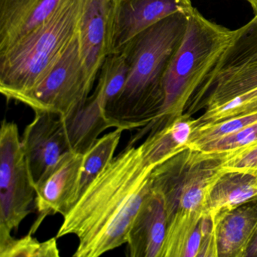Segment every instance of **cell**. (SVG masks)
Returning <instances> with one entry per match:
<instances>
[{"label": "cell", "instance_id": "cell-1", "mask_svg": "<svg viewBox=\"0 0 257 257\" xmlns=\"http://www.w3.org/2000/svg\"><path fill=\"white\" fill-rule=\"evenodd\" d=\"M156 167L142 149L127 146L91 182L64 221L57 238L79 239L74 257H97L127 243L134 221L152 189Z\"/></svg>", "mask_w": 257, "mask_h": 257}, {"label": "cell", "instance_id": "cell-2", "mask_svg": "<svg viewBox=\"0 0 257 257\" xmlns=\"http://www.w3.org/2000/svg\"><path fill=\"white\" fill-rule=\"evenodd\" d=\"M186 25L187 15L176 13L140 33L121 49L128 72L121 92L105 111L112 127H144L157 116L164 102V76Z\"/></svg>", "mask_w": 257, "mask_h": 257}, {"label": "cell", "instance_id": "cell-3", "mask_svg": "<svg viewBox=\"0 0 257 257\" xmlns=\"http://www.w3.org/2000/svg\"><path fill=\"white\" fill-rule=\"evenodd\" d=\"M194 8L187 16L183 40L163 78L164 102L157 116L137 133L138 138L181 115L194 93L213 70L235 35Z\"/></svg>", "mask_w": 257, "mask_h": 257}, {"label": "cell", "instance_id": "cell-4", "mask_svg": "<svg viewBox=\"0 0 257 257\" xmlns=\"http://www.w3.org/2000/svg\"><path fill=\"white\" fill-rule=\"evenodd\" d=\"M85 0H63L49 19L0 53V92L8 100L32 91L79 34Z\"/></svg>", "mask_w": 257, "mask_h": 257}, {"label": "cell", "instance_id": "cell-5", "mask_svg": "<svg viewBox=\"0 0 257 257\" xmlns=\"http://www.w3.org/2000/svg\"><path fill=\"white\" fill-rule=\"evenodd\" d=\"M34 201V182L19 127L4 119L0 130V240L19 228Z\"/></svg>", "mask_w": 257, "mask_h": 257}, {"label": "cell", "instance_id": "cell-6", "mask_svg": "<svg viewBox=\"0 0 257 257\" xmlns=\"http://www.w3.org/2000/svg\"><path fill=\"white\" fill-rule=\"evenodd\" d=\"M93 86L82 64L77 35L44 79L19 102L34 112L64 118L85 103Z\"/></svg>", "mask_w": 257, "mask_h": 257}, {"label": "cell", "instance_id": "cell-7", "mask_svg": "<svg viewBox=\"0 0 257 257\" xmlns=\"http://www.w3.org/2000/svg\"><path fill=\"white\" fill-rule=\"evenodd\" d=\"M83 154L67 151L49 168L37 183L35 206L39 216L29 232L34 234L50 215L65 216L79 198Z\"/></svg>", "mask_w": 257, "mask_h": 257}, {"label": "cell", "instance_id": "cell-8", "mask_svg": "<svg viewBox=\"0 0 257 257\" xmlns=\"http://www.w3.org/2000/svg\"><path fill=\"white\" fill-rule=\"evenodd\" d=\"M193 9L192 0H112L110 54L163 19L179 13L188 16Z\"/></svg>", "mask_w": 257, "mask_h": 257}, {"label": "cell", "instance_id": "cell-9", "mask_svg": "<svg viewBox=\"0 0 257 257\" xmlns=\"http://www.w3.org/2000/svg\"><path fill=\"white\" fill-rule=\"evenodd\" d=\"M34 184L69 150L62 119L55 114L35 112L22 138Z\"/></svg>", "mask_w": 257, "mask_h": 257}, {"label": "cell", "instance_id": "cell-10", "mask_svg": "<svg viewBox=\"0 0 257 257\" xmlns=\"http://www.w3.org/2000/svg\"><path fill=\"white\" fill-rule=\"evenodd\" d=\"M111 6L112 0H85L79 23L81 58L94 85L104 60L110 54Z\"/></svg>", "mask_w": 257, "mask_h": 257}, {"label": "cell", "instance_id": "cell-11", "mask_svg": "<svg viewBox=\"0 0 257 257\" xmlns=\"http://www.w3.org/2000/svg\"><path fill=\"white\" fill-rule=\"evenodd\" d=\"M168 214L160 192L151 189L134 221L127 236L132 257H161L166 237Z\"/></svg>", "mask_w": 257, "mask_h": 257}, {"label": "cell", "instance_id": "cell-12", "mask_svg": "<svg viewBox=\"0 0 257 257\" xmlns=\"http://www.w3.org/2000/svg\"><path fill=\"white\" fill-rule=\"evenodd\" d=\"M62 1L0 0V53L44 23Z\"/></svg>", "mask_w": 257, "mask_h": 257}, {"label": "cell", "instance_id": "cell-13", "mask_svg": "<svg viewBox=\"0 0 257 257\" xmlns=\"http://www.w3.org/2000/svg\"><path fill=\"white\" fill-rule=\"evenodd\" d=\"M257 88V60L225 69L204 79L194 95L193 105L203 98L208 108L220 106Z\"/></svg>", "mask_w": 257, "mask_h": 257}, {"label": "cell", "instance_id": "cell-14", "mask_svg": "<svg viewBox=\"0 0 257 257\" xmlns=\"http://www.w3.org/2000/svg\"><path fill=\"white\" fill-rule=\"evenodd\" d=\"M218 255L243 256L257 230V205L213 216Z\"/></svg>", "mask_w": 257, "mask_h": 257}, {"label": "cell", "instance_id": "cell-15", "mask_svg": "<svg viewBox=\"0 0 257 257\" xmlns=\"http://www.w3.org/2000/svg\"><path fill=\"white\" fill-rule=\"evenodd\" d=\"M62 119L70 151L84 154L98 136L112 127L105 109L92 94L77 110Z\"/></svg>", "mask_w": 257, "mask_h": 257}, {"label": "cell", "instance_id": "cell-16", "mask_svg": "<svg viewBox=\"0 0 257 257\" xmlns=\"http://www.w3.org/2000/svg\"><path fill=\"white\" fill-rule=\"evenodd\" d=\"M232 179L218 181L210 194L206 211L213 215L226 213L257 197V179Z\"/></svg>", "mask_w": 257, "mask_h": 257}, {"label": "cell", "instance_id": "cell-17", "mask_svg": "<svg viewBox=\"0 0 257 257\" xmlns=\"http://www.w3.org/2000/svg\"><path fill=\"white\" fill-rule=\"evenodd\" d=\"M235 31V35L229 46L205 79L221 70L257 60V14L254 15L246 25Z\"/></svg>", "mask_w": 257, "mask_h": 257}, {"label": "cell", "instance_id": "cell-18", "mask_svg": "<svg viewBox=\"0 0 257 257\" xmlns=\"http://www.w3.org/2000/svg\"><path fill=\"white\" fill-rule=\"evenodd\" d=\"M124 131L122 128H115V131L103 135L84 153L79 197L91 182L115 157V150Z\"/></svg>", "mask_w": 257, "mask_h": 257}, {"label": "cell", "instance_id": "cell-19", "mask_svg": "<svg viewBox=\"0 0 257 257\" xmlns=\"http://www.w3.org/2000/svg\"><path fill=\"white\" fill-rule=\"evenodd\" d=\"M128 67L122 52L109 54L98 74L97 88L93 93L106 111L118 97L127 79Z\"/></svg>", "mask_w": 257, "mask_h": 257}, {"label": "cell", "instance_id": "cell-20", "mask_svg": "<svg viewBox=\"0 0 257 257\" xmlns=\"http://www.w3.org/2000/svg\"><path fill=\"white\" fill-rule=\"evenodd\" d=\"M57 237L40 242L32 233L16 239L10 236L0 240V257H59Z\"/></svg>", "mask_w": 257, "mask_h": 257}, {"label": "cell", "instance_id": "cell-21", "mask_svg": "<svg viewBox=\"0 0 257 257\" xmlns=\"http://www.w3.org/2000/svg\"><path fill=\"white\" fill-rule=\"evenodd\" d=\"M254 112H257V88L220 106L208 108L203 119L207 123H216Z\"/></svg>", "mask_w": 257, "mask_h": 257}, {"label": "cell", "instance_id": "cell-22", "mask_svg": "<svg viewBox=\"0 0 257 257\" xmlns=\"http://www.w3.org/2000/svg\"><path fill=\"white\" fill-rule=\"evenodd\" d=\"M254 236L255 237V239L248 246L244 256H257V230Z\"/></svg>", "mask_w": 257, "mask_h": 257}, {"label": "cell", "instance_id": "cell-23", "mask_svg": "<svg viewBox=\"0 0 257 257\" xmlns=\"http://www.w3.org/2000/svg\"><path fill=\"white\" fill-rule=\"evenodd\" d=\"M246 2L249 4L252 8V12L254 15L257 14V0H246Z\"/></svg>", "mask_w": 257, "mask_h": 257}]
</instances>
